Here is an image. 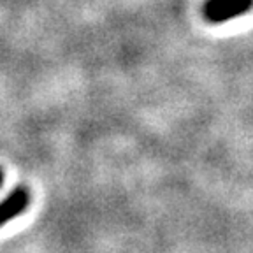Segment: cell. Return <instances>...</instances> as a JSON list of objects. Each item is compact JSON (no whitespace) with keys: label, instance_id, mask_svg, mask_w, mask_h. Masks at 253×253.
<instances>
[{"label":"cell","instance_id":"2","mask_svg":"<svg viewBox=\"0 0 253 253\" xmlns=\"http://www.w3.org/2000/svg\"><path fill=\"white\" fill-rule=\"evenodd\" d=\"M28 192L25 188H16L2 204H0V227L4 225L5 221H9L11 218L18 216L25 211V208L28 206Z\"/></svg>","mask_w":253,"mask_h":253},{"label":"cell","instance_id":"3","mask_svg":"<svg viewBox=\"0 0 253 253\" xmlns=\"http://www.w3.org/2000/svg\"><path fill=\"white\" fill-rule=\"evenodd\" d=\"M2 179H4V174H2V169H0V186H2Z\"/></svg>","mask_w":253,"mask_h":253},{"label":"cell","instance_id":"1","mask_svg":"<svg viewBox=\"0 0 253 253\" xmlns=\"http://www.w3.org/2000/svg\"><path fill=\"white\" fill-rule=\"evenodd\" d=\"M253 0H208L204 5L206 20L211 23H223L248 12Z\"/></svg>","mask_w":253,"mask_h":253}]
</instances>
